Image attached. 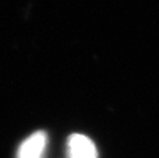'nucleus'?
<instances>
[{
    "label": "nucleus",
    "mask_w": 159,
    "mask_h": 158,
    "mask_svg": "<svg viewBox=\"0 0 159 158\" xmlns=\"http://www.w3.org/2000/svg\"><path fill=\"white\" fill-rule=\"evenodd\" d=\"M69 158H98L93 142L84 134H71L69 139Z\"/></svg>",
    "instance_id": "nucleus-1"
},
{
    "label": "nucleus",
    "mask_w": 159,
    "mask_h": 158,
    "mask_svg": "<svg viewBox=\"0 0 159 158\" xmlns=\"http://www.w3.org/2000/svg\"><path fill=\"white\" fill-rule=\"evenodd\" d=\"M45 147H46V134L45 132H36L20 146L17 158H41Z\"/></svg>",
    "instance_id": "nucleus-2"
}]
</instances>
